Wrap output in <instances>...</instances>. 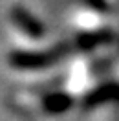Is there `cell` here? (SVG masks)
<instances>
[{
	"label": "cell",
	"mask_w": 119,
	"mask_h": 121,
	"mask_svg": "<svg viewBox=\"0 0 119 121\" xmlns=\"http://www.w3.org/2000/svg\"><path fill=\"white\" fill-rule=\"evenodd\" d=\"M66 53V48H53L51 52H15L9 55V62L11 66L20 70H40L48 68L53 62L62 57Z\"/></svg>",
	"instance_id": "6da1fadb"
},
{
	"label": "cell",
	"mask_w": 119,
	"mask_h": 121,
	"mask_svg": "<svg viewBox=\"0 0 119 121\" xmlns=\"http://www.w3.org/2000/svg\"><path fill=\"white\" fill-rule=\"evenodd\" d=\"M11 20L31 39H40L46 33L44 24L40 22L33 13H30L28 9H24L22 6H15L11 9Z\"/></svg>",
	"instance_id": "7a4b0ae2"
},
{
	"label": "cell",
	"mask_w": 119,
	"mask_h": 121,
	"mask_svg": "<svg viewBox=\"0 0 119 121\" xmlns=\"http://www.w3.org/2000/svg\"><path fill=\"white\" fill-rule=\"evenodd\" d=\"M72 103H73V99L70 97L68 94L55 92V94H50V95L44 97L42 106H44L48 112H51V114H60V112H66L68 108L72 106Z\"/></svg>",
	"instance_id": "3957f363"
},
{
	"label": "cell",
	"mask_w": 119,
	"mask_h": 121,
	"mask_svg": "<svg viewBox=\"0 0 119 121\" xmlns=\"http://www.w3.org/2000/svg\"><path fill=\"white\" fill-rule=\"evenodd\" d=\"M110 99H119V84H104L95 92H92L90 99H86L88 105H97L103 101H110Z\"/></svg>",
	"instance_id": "277c9868"
},
{
	"label": "cell",
	"mask_w": 119,
	"mask_h": 121,
	"mask_svg": "<svg viewBox=\"0 0 119 121\" xmlns=\"http://www.w3.org/2000/svg\"><path fill=\"white\" fill-rule=\"evenodd\" d=\"M112 39V31H95V33H82L79 37V46L81 48H94L97 44H104Z\"/></svg>",
	"instance_id": "5b68a950"
},
{
	"label": "cell",
	"mask_w": 119,
	"mask_h": 121,
	"mask_svg": "<svg viewBox=\"0 0 119 121\" xmlns=\"http://www.w3.org/2000/svg\"><path fill=\"white\" fill-rule=\"evenodd\" d=\"M88 4H94L92 8L99 9V11H108V8H106V2L104 0H86Z\"/></svg>",
	"instance_id": "8992f818"
}]
</instances>
